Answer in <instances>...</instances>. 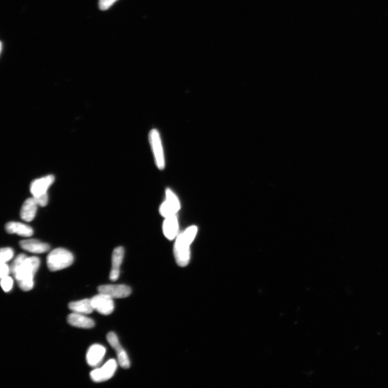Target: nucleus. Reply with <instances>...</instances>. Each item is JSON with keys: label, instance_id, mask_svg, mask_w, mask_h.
<instances>
[{"label": "nucleus", "instance_id": "obj_1", "mask_svg": "<svg viewBox=\"0 0 388 388\" xmlns=\"http://www.w3.org/2000/svg\"><path fill=\"white\" fill-rule=\"evenodd\" d=\"M40 265L37 257H28L17 267L10 269L18 282V286L24 291H29L34 287V278Z\"/></svg>", "mask_w": 388, "mask_h": 388}, {"label": "nucleus", "instance_id": "obj_2", "mask_svg": "<svg viewBox=\"0 0 388 388\" xmlns=\"http://www.w3.org/2000/svg\"><path fill=\"white\" fill-rule=\"evenodd\" d=\"M197 231V227L192 226L187 228L176 237L174 246V254L177 264L181 267H185L190 263V247L195 238Z\"/></svg>", "mask_w": 388, "mask_h": 388}, {"label": "nucleus", "instance_id": "obj_3", "mask_svg": "<svg viewBox=\"0 0 388 388\" xmlns=\"http://www.w3.org/2000/svg\"><path fill=\"white\" fill-rule=\"evenodd\" d=\"M74 257L70 252L64 248H57L50 252L47 263L51 271H57L71 266Z\"/></svg>", "mask_w": 388, "mask_h": 388}, {"label": "nucleus", "instance_id": "obj_4", "mask_svg": "<svg viewBox=\"0 0 388 388\" xmlns=\"http://www.w3.org/2000/svg\"><path fill=\"white\" fill-rule=\"evenodd\" d=\"M149 138L155 164L159 170H164L165 167V159L159 132L156 129L152 130L149 133Z\"/></svg>", "mask_w": 388, "mask_h": 388}, {"label": "nucleus", "instance_id": "obj_5", "mask_svg": "<svg viewBox=\"0 0 388 388\" xmlns=\"http://www.w3.org/2000/svg\"><path fill=\"white\" fill-rule=\"evenodd\" d=\"M166 201L160 207V213L165 218L176 215L181 208L179 198L171 189L166 190Z\"/></svg>", "mask_w": 388, "mask_h": 388}, {"label": "nucleus", "instance_id": "obj_6", "mask_svg": "<svg viewBox=\"0 0 388 388\" xmlns=\"http://www.w3.org/2000/svg\"><path fill=\"white\" fill-rule=\"evenodd\" d=\"M117 369V362L114 359L109 360L100 369L93 370L90 377L94 382H103L109 380Z\"/></svg>", "mask_w": 388, "mask_h": 388}, {"label": "nucleus", "instance_id": "obj_7", "mask_svg": "<svg viewBox=\"0 0 388 388\" xmlns=\"http://www.w3.org/2000/svg\"><path fill=\"white\" fill-rule=\"evenodd\" d=\"M92 308L103 315H110L114 311V305L113 298L100 293L91 299Z\"/></svg>", "mask_w": 388, "mask_h": 388}, {"label": "nucleus", "instance_id": "obj_8", "mask_svg": "<svg viewBox=\"0 0 388 388\" xmlns=\"http://www.w3.org/2000/svg\"><path fill=\"white\" fill-rule=\"evenodd\" d=\"M108 342L111 347L116 352L119 364L124 369H129L130 362L127 352L121 347L117 335L114 332H110L107 337Z\"/></svg>", "mask_w": 388, "mask_h": 388}, {"label": "nucleus", "instance_id": "obj_9", "mask_svg": "<svg viewBox=\"0 0 388 388\" xmlns=\"http://www.w3.org/2000/svg\"><path fill=\"white\" fill-rule=\"evenodd\" d=\"M100 293L106 294L112 298H125L130 296L131 289L125 285H104L98 288Z\"/></svg>", "mask_w": 388, "mask_h": 388}, {"label": "nucleus", "instance_id": "obj_10", "mask_svg": "<svg viewBox=\"0 0 388 388\" xmlns=\"http://www.w3.org/2000/svg\"><path fill=\"white\" fill-rule=\"evenodd\" d=\"M55 177L50 175L34 180L30 186V192L33 197L47 193L51 185L54 183Z\"/></svg>", "mask_w": 388, "mask_h": 388}, {"label": "nucleus", "instance_id": "obj_11", "mask_svg": "<svg viewBox=\"0 0 388 388\" xmlns=\"http://www.w3.org/2000/svg\"><path fill=\"white\" fill-rule=\"evenodd\" d=\"M106 349L100 344H93L89 349L87 354V361L88 364L92 367L99 365L102 362Z\"/></svg>", "mask_w": 388, "mask_h": 388}, {"label": "nucleus", "instance_id": "obj_12", "mask_svg": "<svg viewBox=\"0 0 388 388\" xmlns=\"http://www.w3.org/2000/svg\"><path fill=\"white\" fill-rule=\"evenodd\" d=\"M19 246L23 249L34 254L46 253L50 249L49 244L41 242L40 241L35 239L20 241Z\"/></svg>", "mask_w": 388, "mask_h": 388}, {"label": "nucleus", "instance_id": "obj_13", "mask_svg": "<svg viewBox=\"0 0 388 388\" xmlns=\"http://www.w3.org/2000/svg\"><path fill=\"white\" fill-rule=\"evenodd\" d=\"M124 256V249L121 247L115 248L112 254V269L110 279L112 281L117 280L120 275V268Z\"/></svg>", "mask_w": 388, "mask_h": 388}, {"label": "nucleus", "instance_id": "obj_14", "mask_svg": "<svg viewBox=\"0 0 388 388\" xmlns=\"http://www.w3.org/2000/svg\"><path fill=\"white\" fill-rule=\"evenodd\" d=\"M162 229L164 234L167 239L173 240L176 238L179 230L176 215L165 218Z\"/></svg>", "mask_w": 388, "mask_h": 388}, {"label": "nucleus", "instance_id": "obj_15", "mask_svg": "<svg viewBox=\"0 0 388 388\" xmlns=\"http://www.w3.org/2000/svg\"><path fill=\"white\" fill-rule=\"evenodd\" d=\"M67 321L71 326L80 329H91L95 324L92 319L75 312L69 314Z\"/></svg>", "mask_w": 388, "mask_h": 388}, {"label": "nucleus", "instance_id": "obj_16", "mask_svg": "<svg viewBox=\"0 0 388 388\" xmlns=\"http://www.w3.org/2000/svg\"><path fill=\"white\" fill-rule=\"evenodd\" d=\"M37 206L34 197L28 198L21 210V218L28 222L32 221L36 216Z\"/></svg>", "mask_w": 388, "mask_h": 388}, {"label": "nucleus", "instance_id": "obj_17", "mask_svg": "<svg viewBox=\"0 0 388 388\" xmlns=\"http://www.w3.org/2000/svg\"><path fill=\"white\" fill-rule=\"evenodd\" d=\"M6 230L9 234H15L23 237H30L34 234L33 230L30 227L16 222L8 223L6 226Z\"/></svg>", "mask_w": 388, "mask_h": 388}, {"label": "nucleus", "instance_id": "obj_18", "mask_svg": "<svg viewBox=\"0 0 388 388\" xmlns=\"http://www.w3.org/2000/svg\"><path fill=\"white\" fill-rule=\"evenodd\" d=\"M69 308L73 312L81 314H91L94 310L91 299H88L71 302L69 304Z\"/></svg>", "mask_w": 388, "mask_h": 388}, {"label": "nucleus", "instance_id": "obj_19", "mask_svg": "<svg viewBox=\"0 0 388 388\" xmlns=\"http://www.w3.org/2000/svg\"><path fill=\"white\" fill-rule=\"evenodd\" d=\"M14 256V251L10 248H4L1 249L0 253V260L1 263H7L11 260Z\"/></svg>", "mask_w": 388, "mask_h": 388}, {"label": "nucleus", "instance_id": "obj_20", "mask_svg": "<svg viewBox=\"0 0 388 388\" xmlns=\"http://www.w3.org/2000/svg\"><path fill=\"white\" fill-rule=\"evenodd\" d=\"M13 283V279L11 277L7 276L2 279L1 285L5 292H8L12 289Z\"/></svg>", "mask_w": 388, "mask_h": 388}, {"label": "nucleus", "instance_id": "obj_21", "mask_svg": "<svg viewBox=\"0 0 388 388\" xmlns=\"http://www.w3.org/2000/svg\"><path fill=\"white\" fill-rule=\"evenodd\" d=\"M38 206L40 207H45L48 202V195L46 193L37 196L33 197Z\"/></svg>", "mask_w": 388, "mask_h": 388}, {"label": "nucleus", "instance_id": "obj_22", "mask_svg": "<svg viewBox=\"0 0 388 388\" xmlns=\"http://www.w3.org/2000/svg\"><path fill=\"white\" fill-rule=\"evenodd\" d=\"M117 0H99V6L101 10L109 9Z\"/></svg>", "mask_w": 388, "mask_h": 388}, {"label": "nucleus", "instance_id": "obj_23", "mask_svg": "<svg viewBox=\"0 0 388 388\" xmlns=\"http://www.w3.org/2000/svg\"><path fill=\"white\" fill-rule=\"evenodd\" d=\"M10 272H11L10 268L6 263H1V274H0L1 279L9 276Z\"/></svg>", "mask_w": 388, "mask_h": 388}, {"label": "nucleus", "instance_id": "obj_24", "mask_svg": "<svg viewBox=\"0 0 388 388\" xmlns=\"http://www.w3.org/2000/svg\"><path fill=\"white\" fill-rule=\"evenodd\" d=\"M2 49H3V43H1V52H2Z\"/></svg>", "mask_w": 388, "mask_h": 388}]
</instances>
